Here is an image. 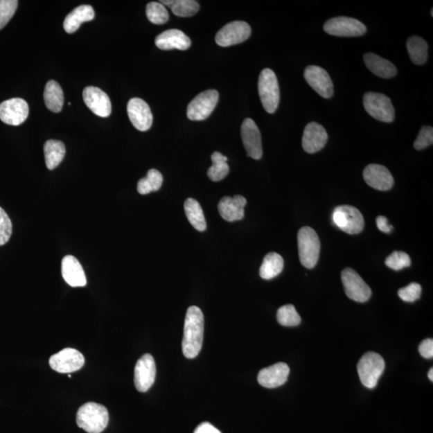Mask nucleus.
Masks as SVG:
<instances>
[{"instance_id":"21","label":"nucleus","mask_w":433,"mask_h":433,"mask_svg":"<svg viewBox=\"0 0 433 433\" xmlns=\"http://www.w3.org/2000/svg\"><path fill=\"white\" fill-rule=\"evenodd\" d=\"M289 374L290 368L287 364L277 363L260 371L258 381L264 388H278L286 383Z\"/></svg>"},{"instance_id":"29","label":"nucleus","mask_w":433,"mask_h":433,"mask_svg":"<svg viewBox=\"0 0 433 433\" xmlns=\"http://www.w3.org/2000/svg\"><path fill=\"white\" fill-rule=\"evenodd\" d=\"M283 258L280 254L274 252L269 253L265 256L260 267V276L265 280L272 279L283 272Z\"/></svg>"},{"instance_id":"25","label":"nucleus","mask_w":433,"mask_h":433,"mask_svg":"<svg viewBox=\"0 0 433 433\" xmlns=\"http://www.w3.org/2000/svg\"><path fill=\"white\" fill-rule=\"evenodd\" d=\"M364 60L366 68L380 78L391 79L397 74L396 66L378 55L366 53L364 55Z\"/></svg>"},{"instance_id":"1","label":"nucleus","mask_w":433,"mask_h":433,"mask_svg":"<svg viewBox=\"0 0 433 433\" xmlns=\"http://www.w3.org/2000/svg\"><path fill=\"white\" fill-rule=\"evenodd\" d=\"M203 335V313L200 308L191 306L187 310L182 340V353L187 359H195L200 354L202 348Z\"/></svg>"},{"instance_id":"19","label":"nucleus","mask_w":433,"mask_h":433,"mask_svg":"<svg viewBox=\"0 0 433 433\" xmlns=\"http://www.w3.org/2000/svg\"><path fill=\"white\" fill-rule=\"evenodd\" d=\"M328 140V132L323 125L317 122H310L306 125L302 140V145L305 152L312 154L323 150Z\"/></svg>"},{"instance_id":"2","label":"nucleus","mask_w":433,"mask_h":433,"mask_svg":"<svg viewBox=\"0 0 433 433\" xmlns=\"http://www.w3.org/2000/svg\"><path fill=\"white\" fill-rule=\"evenodd\" d=\"M109 412L104 405L89 402L76 414V424L88 433H100L108 426Z\"/></svg>"},{"instance_id":"45","label":"nucleus","mask_w":433,"mask_h":433,"mask_svg":"<svg viewBox=\"0 0 433 433\" xmlns=\"http://www.w3.org/2000/svg\"><path fill=\"white\" fill-rule=\"evenodd\" d=\"M427 375H429V379L432 382L433 381V369H432V368L430 370L429 374H427Z\"/></svg>"},{"instance_id":"28","label":"nucleus","mask_w":433,"mask_h":433,"mask_svg":"<svg viewBox=\"0 0 433 433\" xmlns=\"http://www.w3.org/2000/svg\"><path fill=\"white\" fill-rule=\"evenodd\" d=\"M46 166L50 170H53L64 160L65 156V145L62 141L48 140L44 147Z\"/></svg>"},{"instance_id":"14","label":"nucleus","mask_w":433,"mask_h":433,"mask_svg":"<svg viewBox=\"0 0 433 433\" xmlns=\"http://www.w3.org/2000/svg\"><path fill=\"white\" fill-rule=\"evenodd\" d=\"M28 114V105L21 98L9 99L0 104V120L5 124L20 125L26 121Z\"/></svg>"},{"instance_id":"41","label":"nucleus","mask_w":433,"mask_h":433,"mask_svg":"<svg viewBox=\"0 0 433 433\" xmlns=\"http://www.w3.org/2000/svg\"><path fill=\"white\" fill-rule=\"evenodd\" d=\"M433 143V129L431 126H423L419 135L417 136L414 142V148L416 150L426 149Z\"/></svg>"},{"instance_id":"7","label":"nucleus","mask_w":433,"mask_h":433,"mask_svg":"<svg viewBox=\"0 0 433 433\" xmlns=\"http://www.w3.org/2000/svg\"><path fill=\"white\" fill-rule=\"evenodd\" d=\"M333 219L335 225L346 233H360L364 227L363 215L357 208L353 206L336 207L333 211Z\"/></svg>"},{"instance_id":"40","label":"nucleus","mask_w":433,"mask_h":433,"mask_svg":"<svg viewBox=\"0 0 433 433\" xmlns=\"http://www.w3.org/2000/svg\"><path fill=\"white\" fill-rule=\"evenodd\" d=\"M421 286L419 283H412L405 288L398 290L399 297L405 302L414 303L419 299L421 295Z\"/></svg>"},{"instance_id":"24","label":"nucleus","mask_w":433,"mask_h":433,"mask_svg":"<svg viewBox=\"0 0 433 433\" xmlns=\"http://www.w3.org/2000/svg\"><path fill=\"white\" fill-rule=\"evenodd\" d=\"M157 48L161 50H187L191 46V40L178 29H170L157 35L155 39Z\"/></svg>"},{"instance_id":"17","label":"nucleus","mask_w":433,"mask_h":433,"mask_svg":"<svg viewBox=\"0 0 433 433\" xmlns=\"http://www.w3.org/2000/svg\"><path fill=\"white\" fill-rule=\"evenodd\" d=\"M131 123L136 130L145 132L151 128L152 114L149 105L144 100L132 98L127 106Z\"/></svg>"},{"instance_id":"15","label":"nucleus","mask_w":433,"mask_h":433,"mask_svg":"<svg viewBox=\"0 0 433 433\" xmlns=\"http://www.w3.org/2000/svg\"><path fill=\"white\" fill-rule=\"evenodd\" d=\"M156 364L150 354H145L136 362L134 370V384L137 391L146 392L156 379Z\"/></svg>"},{"instance_id":"30","label":"nucleus","mask_w":433,"mask_h":433,"mask_svg":"<svg viewBox=\"0 0 433 433\" xmlns=\"http://www.w3.org/2000/svg\"><path fill=\"white\" fill-rule=\"evenodd\" d=\"M184 209L188 220L193 228L197 231H205L206 221L200 202L193 198H188L184 203Z\"/></svg>"},{"instance_id":"44","label":"nucleus","mask_w":433,"mask_h":433,"mask_svg":"<svg viewBox=\"0 0 433 433\" xmlns=\"http://www.w3.org/2000/svg\"><path fill=\"white\" fill-rule=\"evenodd\" d=\"M376 225L382 232L389 233L392 230V227L389 225V221L385 216H379L376 218Z\"/></svg>"},{"instance_id":"5","label":"nucleus","mask_w":433,"mask_h":433,"mask_svg":"<svg viewBox=\"0 0 433 433\" xmlns=\"http://www.w3.org/2000/svg\"><path fill=\"white\" fill-rule=\"evenodd\" d=\"M385 369V362L380 355L369 351L360 360L357 370L360 381L366 388L373 389L378 383Z\"/></svg>"},{"instance_id":"9","label":"nucleus","mask_w":433,"mask_h":433,"mask_svg":"<svg viewBox=\"0 0 433 433\" xmlns=\"http://www.w3.org/2000/svg\"><path fill=\"white\" fill-rule=\"evenodd\" d=\"M345 294L353 301L365 303L371 297V290L360 275L351 268H346L341 273Z\"/></svg>"},{"instance_id":"34","label":"nucleus","mask_w":433,"mask_h":433,"mask_svg":"<svg viewBox=\"0 0 433 433\" xmlns=\"http://www.w3.org/2000/svg\"><path fill=\"white\" fill-rule=\"evenodd\" d=\"M163 182L161 173L152 169L147 173L146 177L142 178L137 184V191L140 195H145L151 192L159 191Z\"/></svg>"},{"instance_id":"37","label":"nucleus","mask_w":433,"mask_h":433,"mask_svg":"<svg viewBox=\"0 0 433 433\" xmlns=\"http://www.w3.org/2000/svg\"><path fill=\"white\" fill-rule=\"evenodd\" d=\"M386 266L394 271H400V269L409 267L411 265V258L405 252L394 251L385 260Z\"/></svg>"},{"instance_id":"3","label":"nucleus","mask_w":433,"mask_h":433,"mask_svg":"<svg viewBox=\"0 0 433 433\" xmlns=\"http://www.w3.org/2000/svg\"><path fill=\"white\" fill-rule=\"evenodd\" d=\"M298 247L300 263L303 267L312 269L319 261L320 241L312 228L304 227L298 233Z\"/></svg>"},{"instance_id":"42","label":"nucleus","mask_w":433,"mask_h":433,"mask_svg":"<svg viewBox=\"0 0 433 433\" xmlns=\"http://www.w3.org/2000/svg\"><path fill=\"white\" fill-rule=\"evenodd\" d=\"M419 351L423 357L432 359L433 357V340L432 339L423 340L419 346Z\"/></svg>"},{"instance_id":"12","label":"nucleus","mask_w":433,"mask_h":433,"mask_svg":"<svg viewBox=\"0 0 433 433\" xmlns=\"http://www.w3.org/2000/svg\"><path fill=\"white\" fill-rule=\"evenodd\" d=\"M251 28L244 21H233L227 24L219 30L215 42L221 47L241 44L251 37Z\"/></svg>"},{"instance_id":"13","label":"nucleus","mask_w":433,"mask_h":433,"mask_svg":"<svg viewBox=\"0 0 433 433\" xmlns=\"http://www.w3.org/2000/svg\"><path fill=\"white\" fill-rule=\"evenodd\" d=\"M304 78L307 83L322 98L329 99L333 96V80L325 69L319 66H308L304 71Z\"/></svg>"},{"instance_id":"10","label":"nucleus","mask_w":433,"mask_h":433,"mask_svg":"<svg viewBox=\"0 0 433 433\" xmlns=\"http://www.w3.org/2000/svg\"><path fill=\"white\" fill-rule=\"evenodd\" d=\"M219 94L217 90L210 89L202 91L188 104V118L191 121L206 120L215 110Z\"/></svg>"},{"instance_id":"43","label":"nucleus","mask_w":433,"mask_h":433,"mask_svg":"<svg viewBox=\"0 0 433 433\" xmlns=\"http://www.w3.org/2000/svg\"><path fill=\"white\" fill-rule=\"evenodd\" d=\"M195 433H221V432L213 426L211 423L203 422L196 427Z\"/></svg>"},{"instance_id":"18","label":"nucleus","mask_w":433,"mask_h":433,"mask_svg":"<svg viewBox=\"0 0 433 433\" xmlns=\"http://www.w3.org/2000/svg\"><path fill=\"white\" fill-rule=\"evenodd\" d=\"M85 105L96 115L108 117L111 114L112 105L109 96L96 87H86L83 91Z\"/></svg>"},{"instance_id":"6","label":"nucleus","mask_w":433,"mask_h":433,"mask_svg":"<svg viewBox=\"0 0 433 433\" xmlns=\"http://www.w3.org/2000/svg\"><path fill=\"white\" fill-rule=\"evenodd\" d=\"M364 109L374 119L391 123L395 118V109L389 96L369 91L364 96Z\"/></svg>"},{"instance_id":"8","label":"nucleus","mask_w":433,"mask_h":433,"mask_svg":"<svg viewBox=\"0 0 433 433\" xmlns=\"http://www.w3.org/2000/svg\"><path fill=\"white\" fill-rule=\"evenodd\" d=\"M324 29L325 33L339 37H358L366 33L365 25L360 20L346 17L330 19Z\"/></svg>"},{"instance_id":"31","label":"nucleus","mask_w":433,"mask_h":433,"mask_svg":"<svg viewBox=\"0 0 433 433\" xmlns=\"http://www.w3.org/2000/svg\"><path fill=\"white\" fill-rule=\"evenodd\" d=\"M406 45L412 63L416 65L426 63L429 46L424 39L415 35L407 40Z\"/></svg>"},{"instance_id":"4","label":"nucleus","mask_w":433,"mask_h":433,"mask_svg":"<svg viewBox=\"0 0 433 433\" xmlns=\"http://www.w3.org/2000/svg\"><path fill=\"white\" fill-rule=\"evenodd\" d=\"M258 94L265 110L274 114L280 100V91L276 75L272 69H265L259 75Z\"/></svg>"},{"instance_id":"23","label":"nucleus","mask_w":433,"mask_h":433,"mask_svg":"<svg viewBox=\"0 0 433 433\" xmlns=\"http://www.w3.org/2000/svg\"><path fill=\"white\" fill-rule=\"evenodd\" d=\"M61 272L64 281L73 288H82L87 284L85 273L74 256H65L61 263Z\"/></svg>"},{"instance_id":"11","label":"nucleus","mask_w":433,"mask_h":433,"mask_svg":"<svg viewBox=\"0 0 433 433\" xmlns=\"http://www.w3.org/2000/svg\"><path fill=\"white\" fill-rule=\"evenodd\" d=\"M85 357L79 351L65 348L51 356L49 365L57 373L69 374L83 368Z\"/></svg>"},{"instance_id":"39","label":"nucleus","mask_w":433,"mask_h":433,"mask_svg":"<svg viewBox=\"0 0 433 433\" xmlns=\"http://www.w3.org/2000/svg\"><path fill=\"white\" fill-rule=\"evenodd\" d=\"M12 223L8 213L0 207V247L5 245L11 238Z\"/></svg>"},{"instance_id":"33","label":"nucleus","mask_w":433,"mask_h":433,"mask_svg":"<svg viewBox=\"0 0 433 433\" xmlns=\"http://www.w3.org/2000/svg\"><path fill=\"white\" fill-rule=\"evenodd\" d=\"M213 166L208 170L209 178L213 182H220L225 178L230 171L227 164L228 159L219 152H215L211 156Z\"/></svg>"},{"instance_id":"22","label":"nucleus","mask_w":433,"mask_h":433,"mask_svg":"<svg viewBox=\"0 0 433 433\" xmlns=\"http://www.w3.org/2000/svg\"><path fill=\"white\" fill-rule=\"evenodd\" d=\"M247 200L241 195L224 197L218 203V212L221 217L227 222L242 220L244 218V208L247 205Z\"/></svg>"},{"instance_id":"38","label":"nucleus","mask_w":433,"mask_h":433,"mask_svg":"<svg viewBox=\"0 0 433 433\" xmlns=\"http://www.w3.org/2000/svg\"><path fill=\"white\" fill-rule=\"evenodd\" d=\"M17 0H0V30L6 26L17 12Z\"/></svg>"},{"instance_id":"46","label":"nucleus","mask_w":433,"mask_h":433,"mask_svg":"<svg viewBox=\"0 0 433 433\" xmlns=\"http://www.w3.org/2000/svg\"><path fill=\"white\" fill-rule=\"evenodd\" d=\"M432 10H433V9H432V10H431V15H432H432H433V11H432Z\"/></svg>"},{"instance_id":"16","label":"nucleus","mask_w":433,"mask_h":433,"mask_svg":"<svg viewBox=\"0 0 433 433\" xmlns=\"http://www.w3.org/2000/svg\"><path fill=\"white\" fill-rule=\"evenodd\" d=\"M241 135L247 156L253 159H261L263 157L262 136L256 122L251 118L244 120Z\"/></svg>"},{"instance_id":"36","label":"nucleus","mask_w":433,"mask_h":433,"mask_svg":"<svg viewBox=\"0 0 433 433\" xmlns=\"http://www.w3.org/2000/svg\"><path fill=\"white\" fill-rule=\"evenodd\" d=\"M146 15L148 19L154 24H164L169 20V12L161 3L151 2L147 4Z\"/></svg>"},{"instance_id":"27","label":"nucleus","mask_w":433,"mask_h":433,"mask_svg":"<svg viewBox=\"0 0 433 433\" xmlns=\"http://www.w3.org/2000/svg\"><path fill=\"white\" fill-rule=\"evenodd\" d=\"M44 98L46 107L53 113L58 114L64 105V94L60 85L55 80H50L46 85Z\"/></svg>"},{"instance_id":"32","label":"nucleus","mask_w":433,"mask_h":433,"mask_svg":"<svg viewBox=\"0 0 433 433\" xmlns=\"http://www.w3.org/2000/svg\"><path fill=\"white\" fill-rule=\"evenodd\" d=\"M160 3L169 7L177 17H190L200 11V4L195 0H164Z\"/></svg>"},{"instance_id":"26","label":"nucleus","mask_w":433,"mask_h":433,"mask_svg":"<svg viewBox=\"0 0 433 433\" xmlns=\"http://www.w3.org/2000/svg\"><path fill=\"white\" fill-rule=\"evenodd\" d=\"M95 18V12L90 5H81L66 17L64 22L65 32L72 34L76 32L80 25L91 21Z\"/></svg>"},{"instance_id":"35","label":"nucleus","mask_w":433,"mask_h":433,"mask_svg":"<svg viewBox=\"0 0 433 433\" xmlns=\"http://www.w3.org/2000/svg\"><path fill=\"white\" fill-rule=\"evenodd\" d=\"M277 320L284 327H294L301 323V317L292 304L283 306L278 310Z\"/></svg>"},{"instance_id":"20","label":"nucleus","mask_w":433,"mask_h":433,"mask_svg":"<svg viewBox=\"0 0 433 433\" xmlns=\"http://www.w3.org/2000/svg\"><path fill=\"white\" fill-rule=\"evenodd\" d=\"M364 179L366 184L377 191H387L394 185V177L384 166L370 164L364 170Z\"/></svg>"}]
</instances>
